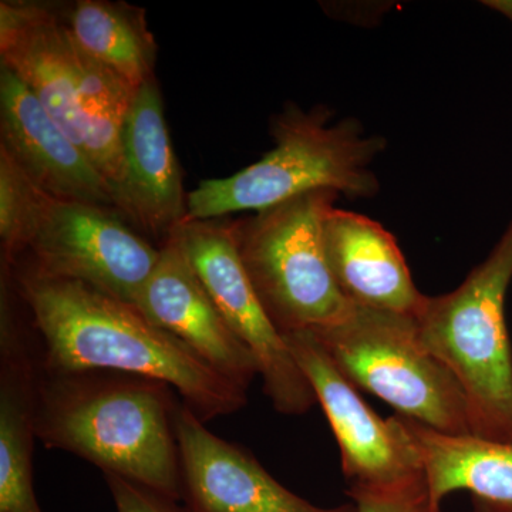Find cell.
Here are the masks:
<instances>
[{
    "mask_svg": "<svg viewBox=\"0 0 512 512\" xmlns=\"http://www.w3.org/2000/svg\"><path fill=\"white\" fill-rule=\"evenodd\" d=\"M3 271L29 313L45 372L111 370L160 380L204 423L247 406L248 390L134 306L82 282Z\"/></svg>",
    "mask_w": 512,
    "mask_h": 512,
    "instance_id": "1",
    "label": "cell"
},
{
    "mask_svg": "<svg viewBox=\"0 0 512 512\" xmlns=\"http://www.w3.org/2000/svg\"><path fill=\"white\" fill-rule=\"evenodd\" d=\"M178 402L170 384L111 370L50 373L36 394V437L43 446L82 457L183 501L175 437Z\"/></svg>",
    "mask_w": 512,
    "mask_h": 512,
    "instance_id": "2",
    "label": "cell"
},
{
    "mask_svg": "<svg viewBox=\"0 0 512 512\" xmlns=\"http://www.w3.org/2000/svg\"><path fill=\"white\" fill-rule=\"evenodd\" d=\"M0 59L92 158L113 188L120 212L126 175L121 130L136 92L84 52L66 19L47 3H0Z\"/></svg>",
    "mask_w": 512,
    "mask_h": 512,
    "instance_id": "3",
    "label": "cell"
},
{
    "mask_svg": "<svg viewBox=\"0 0 512 512\" xmlns=\"http://www.w3.org/2000/svg\"><path fill=\"white\" fill-rule=\"evenodd\" d=\"M328 107L303 110L288 104L272 120L275 147L261 160L224 178L204 180L187 195L188 220H220L241 211H261L306 192L328 190L357 200L379 191L372 164L384 150L382 137L362 123H332Z\"/></svg>",
    "mask_w": 512,
    "mask_h": 512,
    "instance_id": "4",
    "label": "cell"
},
{
    "mask_svg": "<svg viewBox=\"0 0 512 512\" xmlns=\"http://www.w3.org/2000/svg\"><path fill=\"white\" fill-rule=\"evenodd\" d=\"M512 282V220L487 258L454 291L426 296L417 313L424 348L466 396L473 436L512 441V345L505 298Z\"/></svg>",
    "mask_w": 512,
    "mask_h": 512,
    "instance_id": "5",
    "label": "cell"
},
{
    "mask_svg": "<svg viewBox=\"0 0 512 512\" xmlns=\"http://www.w3.org/2000/svg\"><path fill=\"white\" fill-rule=\"evenodd\" d=\"M339 194L319 190L234 222L239 256L266 315L282 335L342 322L353 306L339 291L323 227Z\"/></svg>",
    "mask_w": 512,
    "mask_h": 512,
    "instance_id": "6",
    "label": "cell"
},
{
    "mask_svg": "<svg viewBox=\"0 0 512 512\" xmlns=\"http://www.w3.org/2000/svg\"><path fill=\"white\" fill-rule=\"evenodd\" d=\"M312 333L357 390L431 430L471 434L463 389L424 348L414 318L353 306L342 322Z\"/></svg>",
    "mask_w": 512,
    "mask_h": 512,
    "instance_id": "7",
    "label": "cell"
},
{
    "mask_svg": "<svg viewBox=\"0 0 512 512\" xmlns=\"http://www.w3.org/2000/svg\"><path fill=\"white\" fill-rule=\"evenodd\" d=\"M160 259L119 211L50 198L12 271L82 282L134 306Z\"/></svg>",
    "mask_w": 512,
    "mask_h": 512,
    "instance_id": "8",
    "label": "cell"
},
{
    "mask_svg": "<svg viewBox=\"0 0 512 512\" xmlns=\"http://www.w3.org/2000/svg\"><path fill=\"white\" fill-rule=\"evenodd\" d=\"M174 234L229 328L254 355L264 392L276 412L308 413L318 400L249 281L234 222L188 220Z\"/></svg>",
    "mask_w": 512,
    "mask_h": 512,
    "instance_id": "9",
    "label": "cell"
},
{
    "mask_svg": "<svg viewBox=\"0 0 512 512\" xmlns=\"http://www.w3.org/2000/svg\"><path fill=\"white\" fill-rule=\"evenodd\" d=\"M284 336L335 434L349 485L396 488L424 481L420 451L403 417L382 419L311 330Z\"/></svg>",
    "mask_w": 512,
    "mask_h": 512,
    "instance_id": "10",
    "label": "cell"
},
{
    "mask_svg": "<svg viewBox=\"0 0 512 512\" xmlns=\"http://www.w3.org/2000/svg\"><path fill=\"white\" fill-rule=\"evenodd\" d=\"M175 437L191 512H357L355 503L322 508L292 493L244 447L211 433L183 402Z\"/></svg>",
    "mask_w": 512,
    "mask_h": 512,
    "instance_id": "11",
    "label": "cell"
},
{
    "mask_svg": "<svg viewBox=\"0 0 512 512\" xmlns=\"http://www.w3.org/2000/svg\"><path fill=\"white\" fill-rule=\"evenodd\" d=\"M0 150L50 197L119 211L113 188L92 158L5 66H0Z\"/></svg>",
    "mask_w": 512,
    "mask_h": 512,
    "instance_id": "12",
    "label": "cell"
},
{
    "mask_svg": "<svg viewBox=\"0 0 512 512\" xmlns=\"http://www.w3.org/2000/svg\"><path fill=\"white\" fill-rule=\"evenodd\" d=\"M134 308L242 389L259 375L254 355L229 328L174 232L161 245L156 269Z\"/></svg>",
    "mask_w": 512,
    "mask_h": 512,
    "instance_id": "13",
    "label": "cell"
},
{
    "mask_svg": "<svg viewBox=\"0 0 512 512\" xmlns=\"http://www.w3.org/2000/svg\"><path fill=\"white\" fill-rule=\"evenodd\" d=\"M0 303V512H43L33 487L36 394L42 365L35 332L2 278Z\"/></svg>",
    "mask_w": 512,
    "mask_h": 512,
    "instance_id": "14",
    "label": "cell"
},
{
    "mask_svg": "<svg viewBox=\"0 0 512 512\" xmlns=\"http://www.w3.org/2000/svg\"><path fill=\"white\" fill-rule=\"evenodd\" d=\"M124 185L120 214L164 242L187 218L183 174L175 156L157 79L134 94L121 130Z\"/></svg>",
    "mask_w": 512,
    "mask_h": 512,
    "instance_id": "15",
    "label": "cell"
},
{
    "mask_svg": "<svg viewBox=\"0 0 512 512\" xmlns=\"http://www.w3.org/2000/svg\"><path fill=\"white\" fill-rule=\"evenodd\" d=\"M323 241L330 272L350 305L416 318L426 295L414 285L396 238L383 225L333 207Z\"/></svg>",
    "mask_w": 512,
    "mask_h": 512,
    "instance_id": "16",
    "label": "cell"
},
{
    "mask_svg": "<svg viewBox=\"0 0 512 512\" xmlns=\"http://www.w3.org/2000/svg\"><path fill=\"white\" fill-rule=\"evenodd\" d=\"M403 420L420 451L431 511H440L448 494L468 491L474 512H512V441L453 436Z\"/></svg>",
    "mask_w": 512,
    "mask_h": 512,
    "instance_id": "17",
    "label": "cell"
},
{
    "mask_svg": "<svg viewBox=\"0 0 512 512\" xmlns=\"http://www.w3.org/2000/svg\"><path fill=\"white\" fill-rule=\"evenodd\" d=\"M64 19L77 45L134 92L156 79L157 45L146 10L126 2L79 0Z\"/></svg>",
    "mask_w": 512,
    "mask_h": 512,
    "instance_id": "18",
    "label": "cell"
},
{
    "mask_svg": "<svg viewBox=\"0 0 512 512\" xmlns=\"http://www.w3.org/2000/svg\"><path fill=\"white\" fill-rule=\"evenodd\" d=\"M50 198L53 197L33 184L6 151L0 150V239L3 264L12 265L28 248Z\"/></svg>",
    "mask_w": 512,
    "mask_h": 512,
    "instance_id": "19",
    "label": "cell"
},
{
    "mask_svg": "<svg viewBox=\"0 0 512 512\" xmlns=\"http://www.w3.org/2000/svg\"><path fill=\"white\" fill-rule=\"evenodd\" d=\"M348 495L357 512H433L426 480L396 488H369L349 485Z\"/></svg>",
    "mask_w": 512,
    "mask_h": 512,
    "instance_id": "20",
    "label": "cell"
},
{
    "mask_svg": "<svg viewBox=\"0 0 512 512\" xmlns=\"http://www.w3.org/2000/svg\"><path fill=\"white\" fill-rule=\"evenodd\" d=\"M117 512H191L180 501L116 474H104Z\"/></svg>",
    "mask_w": 512,
    "mask_h": 512,
    "instance_id": "21",
    "label": "cell"
},
{
    "mask_svg": "<svg viewBox=\"0 0 512 512\" xmlns=\"http://www.w3.org/2000/svg\"><path fill=\"white\" fill-rule=\"evenodd\" d=\"M484 5L503 13L512 22V0H488V2H484Z\"/></svg>",
    "mask_w": 512,
    "mask_h": 512,
    "instance_id": "22",
    "label": "cell"
},
{
    "mask_svg": "<svg viewBox=\"0 0 512 512\" xmlns=\"http://www.w3.org/2000/svg\"><path fill=\"white\" fill-rule=\"evenodd\" d=\"M437 512H443V511L440 510V511H437Z\"/></svg>",
    "mask_w": 512,
    "mask_h": 512,
    "instance_id": "23",
    "label": "cell"
}]
</instances>
